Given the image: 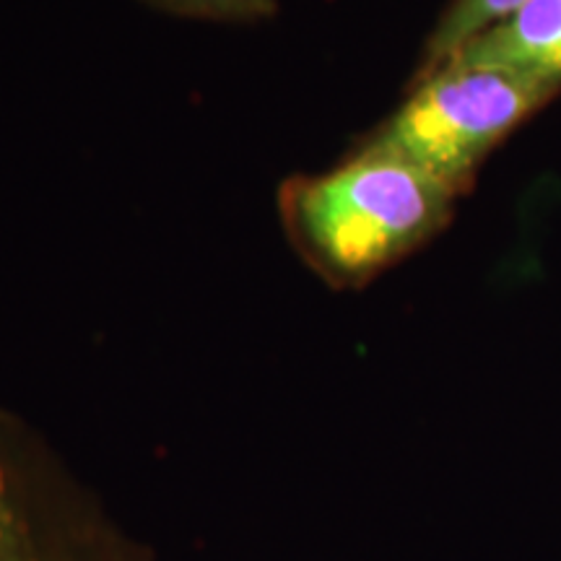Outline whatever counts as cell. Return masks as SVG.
<instances>
[{"label":"cell","instance_id":"6da1fadb","mask_svg":"<svg viewBox=\"0 0 561 561\" xmlns=\"http://www.w3.org/2000/svg\"><path fill=\"white\" fill-rule=\"evenodd\" d=\"M458 193L390 153L359 149L331 172L280 191L301 257L333 286H364L450 221Z\"/></svg>","mask_w":561,"mask_h":561},{"label":"cell","instance_id":"7a4b0ae2","mask_svg":"<svg viewBox=\"0 0 561 561\" xmlns=\"http://www.w3.org/2000/svg\"><path fill=\"white\" fill-rule=\"evenodd\" d=\"M559 89L517 70L450 60L419 76L413 94L362 149L409 161L462 195L483 159Z\"/></svg>","mask_w":561,"mask_h":561},{"label":"cell","instance_id":"3957f363","mask_svg":"<svg viewBox=\"0 0 561 561\" xmlns=\"http://www.w3.org/2000/svg\"><path fill=\"white\" fill-rule=\"evenodd\" d=\"M450 60L561 83V0H528L512 16L462 45Z\"/></svg>","mask_w":561,"mask_h":561},{"label":"cell","instance_id":"277c9868","mask_svg":"<svg viewBox=\"0 0 561 561\" xmlns=\"http://www.w3.org/2000/svg\"><path fill=\"white\" fill-rule=\"evenodd\" d=\"M0 561H53L42 543L16 458L0 432Z\"/></svg>","mask_w":561,"mask_h":561},{"label":"cell","instance_id":"5b68a950","mask_svg":"<svg viewBox=\"0 0 561 561\" xmlns=\"http://www.w3.org/2000/svg\"><path fill=\"white\" fill-rule=\"evenodd\" d=\"M523 3H528V0H453L450 9L445 11V16L434 26L419 76L439 68L462 45H468L481 32H486L494 24L512 16Z\"/></svg>","mask_w":561,"mask_h":561},{"label":"cell","instance_id":"8992f818","mask_svg":"<svg viewBox=\"0 0 561 561\" xmlns=\"http://www.w3.org/2000/svg\"><path fill=\"white\" fill-rule=\"evenodd\" d=\"M153 3L178 13H193V16L229 21L263 19L276 11V0H153Z\"/></svg>","mask_w":561,"mask_h":561}]
</instances>
